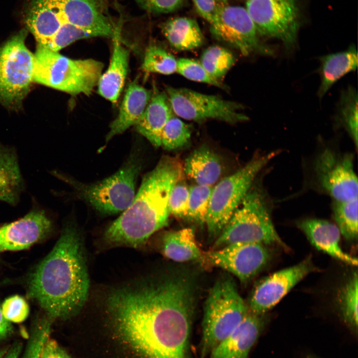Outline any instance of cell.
I'll return each instance as SVG.
<instances>
[{"instance_id": "obj_1", "label": "cell", "mask_w": 358, "mask_h": 358, "mask_svg": "<svg viewBox=\"0 0 358 358\" xmlns=\"http://www.w3.org/2000/svg\"><path fill=\"white\" fill-rule=\"evenodd\" d=\"M197 286L190 270L171 268L112 290L106 310L119 337L142 358H189Z\"/></svg>"}, {"instance_id": "obj_2", "label": "cell", "mask_w": 358, "mask_h": 358, "mask_svg": "<svg viewBox=\"0 0 358 358\" xmlns=\"http://www.w3.org/2000/svg\"><path fill=\"white\" fill-rule=\"evenodd\" d=\"M82 243L77 227L66 225L30 278V295L51 319L75 316L87 300L90 279Z\"/></svg>"}, {"instance_id": "obj_3", "label": "cell", "mask_w": 358, "mask_h": 358, "mask_svg": "<svg viewBox=\"0 0 358 358\" xmlns=\"http://www.w3.org/2000/svg\"><path fill=\"white\" fill-rule=\"evenodd\" d=\"M109 4V0H29L25 24L37 45L58 52L82 39L113 38L120 23L113 20Z\"/></svg>"}, {"instance_id": "obj_4", "label": "cell", "mask_w": 358, "mask_h": 358, "mask_svg": "<svg viewBox=\"0 0 358 358\" xmlns=\"http://www.w3.org/2000/svg\"><path fill=\"white\" fill-rule=\"evenodd\" d=\"M179 160L164 156L143 177L130 205L107 228L104 239L113 245L138 247L168 223L169 198L175 183L183 178Z\"/></svg>"}, {"instance_id": "obj_5", "label": "cell", "mask_w": 358, "mask_h": 358, "mask_svg": "<svg viewBox=\"0 0 358 358\" xmlns=\"http://www.w3.org/2000/svg\"><path fill=\"white\" fill-rule=\"evenodd\" d=\"M272 209L267 191L253 183L215 239L213 249L236 243L277 245L287 248L273 225Z\"/></svg>"}, {"instance_id": "obj_6", "label": "cell", "mask_w": 358, "mask_h": 358, "mask_svg": "<svg viewBox=\"0 0 358 358\" xmlns=\"http://www.w3.org/2000/svg\"><path fill=\"white\" fill-rule=\"evenodd\" d=\"M142 165L141 152L135 149L116 173L95 182L86 183L68 176H59L80 199L99 212L111 215L122 212L132 203Z\"/></svg>"}, {"instance_id": "obj_7", "label": "cell", "mask_w": 358, "mask_h": 358, "mask_svg": "<svg viewBox=\"0 0 358 358\" xmlns=\"http://www.w3.org/2000/svg\"><path fill=\"white\" fill-rule=\"evenodd\" d=\"M103 68L99 61L70 59L37 45L33 82L73 95H89L97 85Z\"/></svg>"}, {"instance_id": "obj_8", "label": "cell", "mask_w": 358, "mask_h": 358, "mask_svg": "<svg viewBox=\"0 0 358 358\" xmlns=\"http://www.w3.org/2000/svg\"><path fill=\"white\" fill-rule=\"evenodd\" d=\"M249 312L234 280L224 275L211 287L205 302L201 357L204 358L238 326Z\"/></svg>"}, {"instance_id": "obj_9", "label": "cell", "mask_w": 358, "mask_h": 358, "mask_svg": "<svg viewBox=\"0 0 358 358\" xmlns=\"http://www.w3.org/2000/svg\"><path fill=\"white\" fill-rule=\"evenodd\" d=\"M278 153L255 155L244 166L213 187L205 223L211 239L215 240L220 235L258 174Z\"/></svg>"}, {"instance_id": "obj_10", "label": "cell", "mask_w": 358, "mask_h": 358, "mask_svg": "<svg viewBox=\"0 0 358 358\" xmlns=\"http://www.w3.org/2000/svg\"><path fill=\"white\" fill-rule=\"evenodd\" d=\"M306 187L344 201L358 197V181L354 156L330 146L323 147L313 158L308 168Z\"/></svg>"}, {"instance_id": "obj_11", "label": "cell", "mask_w": 358, "mask_h": 358, "mask_svg": "<svg viewBox=\"0 0 358 358\" xmlns=\"http://www.w3.org/2000/svg\"><path fill=\"white\" fill-rule=\"evenodd\" d=\"M23 29L0 47V103L19 109L33 82L34 54L27 48Z\"/></svg>"}, {"instance_id": "obj_12", "label": "cell", "mask_w": 358, "mask_h": 358, "mask_svg": "<svg viewBox=\"0 0 358 358\" xmlns=\"http://www.w3.org/2000/svg\"><path fill=\"white\" fill-rule=\"evenodd\" d=\"M167 92L172 111L180 118L198 122L214 119L233 124L248 120L240 111L241 105L218 96L172 87L167 88Z\"/></svg>"}, {"instance_id": "obj_13", "label": "cell", "mask_w": 358, "mask_h": 358, "mask_svg": "<svg viewBox=\"0 0 358 358\" xmlns=\"http://www.w3.org/2000/svg\"><path fill=\"white\" fill-rule=\"evenodd\" d=\"M214 37L238 50L242 55H274L269 47L260 42L255 26L246 8L227 5L209 23Z\"/></svg>"}, {"instance_id": "obj_14", "label": "cell", "mask_w": 358, "mask_h": 358, "mask_svg": "<svg viewBox=\"0 0 358 358\" xmlns=\"http://www.w3.org/2000/svg\"><path fill=\"white\" fill-rule=\"evenodd\" d=\"M246 9L258 33L280 40L287 50L294 48L298 20L293 0H248Z\"/></svg>"}, {"instance_id": "obj_15", "label": "cell", "mask_w": 358, "mask_h": 358, "mask_svg": "<svg viewBox=\"0 0 358 358\" xmlns=\"http://www.w3.org/2000/svg\"><path fill=\"white\" fill-rule=\"evenodd\" d=\"M202 258L246 283L266 266L271 254L263 244L236 243L203 253Z\"/></svg>"}, {"instance_id": "obj_16", "label": "cell", "mask_w": 358, "mask_h": 358, "mask_svg": "<svg viewBox=\"0 0 358 358\" xmlns=\"http://www.w3.org/2000/svg\"><path fill=\"white\" fill-rule=\"evenodd\" d=\"M316 269L310 256L300 263L261 280L250 296V311L263 315L273 308L296 284Z\"/></svg>"}, {"instance_id": "obj_17", "label": "cell", "mask_w": 358, "mask_h": 358, "mask_svg": "<svg viewBox=\"0 0 358 358\" xmlns=\"http://www.w3.org/2000/svg\"><path fill=\"white\" fill-rule=\"evenodd\" d=\"M52 223L44 211H31L20 219L0 227V251L27 249L50 232Z\"/></svg>"}, {"instance_id": "obj_18", "label": "cell", "mask_w": 358, "mask_h": 358, "mask_svg": "<svg viewBox=\"0 0 358 358\" xmlns=\"http://www.w3.org/2000/svg\"><path fill=\"white\" fill-rule=\"evenodd\" d=\"M264 315L249 310L231 334L211 351L210 358H249L251 349L267 322Z\"/></svg>"}, {"instance_id": "obj_19", "label": "cell", "mask_w": 358, "mask_h": 358, "mask_svg": "<svg viewBox=\"0 0 358 358\" xmlns=\"http://www.w3.org/2000/svg\"><path fill=\"white\" fill-rule=\"evenodd\" d=\"M296 225L317 250L345 263L357 266V258L341 248V233L336 224L324 219L306 218L298 220Z\"/></svg>"}, {"instance_id": "obj_20", "label": "cell", "mask_w": 358, "mask_h": 358, "mask_svg": "<svg viewBox=\"0 0 358 358\" xmlns=\"http://www.w3.org/2000/svg\"><path fill=\"white\" fill-rule=\"evenodd\" d=\"M151 97V91L140 86L136 81L130 83L119 113L110 126L105 138L106 144L113 137L135 125L143 114Z\"/></svg>"}, {"instance_id": "obj_21", "label": "cell", "mask_w": 358, "mask_h": 358, "mask_svg": "<svg viewBox=\"0 0 358 358\" xmlns=\"http://www.w3.org/2000/svg\"><path fill=\"white\" fill-rule=\"evenodd\" d=\"M120 28L113 37V51L107 71L98 82V92L106 99L115 103L123 87L128 69L129 52L121 44Z\"/></svg>"}, {"instance_id": "obj_22", "label": "cell", "mask_w": 358, "mask_h": 358, "mask_svg": "<svg viewBox=\"0 0 358 358\" xmlns=\"http://www.w3.org/2000/svg\"><path fill=\"white\" fill-rule=\"evenodd\" d=\"M223 170L219 156L209 147L202 145L186 158L183 171L196 184L213 186L218 181Z\"/></svg>"}, {"instance_id": "obj_23", "label": "cell", "mask_w": 358, "mask_h": 358, "mask_svg": "<svg viewBox=\"0 0 358 358\" xmlns=\"http://www.w3.org/2000/svg\"><path fill=\"white\" fill-rule=\"evenodd\" d=\"M172 111L167 94L164 92L154 93L135 125L136 130L154 147H160L162 132L172 116Z\"/></svg>"}, {"instance_id": "obj_24", "label": "cell", "mask_w": 358, "mask_h": 358, "mask_svg": "<svg viewBox=\"0 0 358 358\" xmlns=\"http://www.w3.org/2000/svg\"><path fill=\"white\" fill-rule=\"evenodd\" d=\"M320 84L317 91L321 99L332 86L348 73L358 67V52L352 45L347 50L319 57Z\"/></svg>"}, {"instance_id": "obj_25", "label": "cell", "mask_w": 358, "mask_h": 358, "mask_svg": "<svg viewBox=\"0 0 358 358\" xmlns=\"http://www.w3.org/2000/svg\"><path fill=\"white\" fill-rule=\"evenodd\" d=\"M161 28L171 46L177 50L194 49L203 43V35L194 19L187 17H172L163 22Z\"/></svg>"}, {"instance_id": "obj_26", "label": "cell", "mask_w": 358, "mask_h": 358, "mask_svg": "<svg viewBox=\"0 0 358 358\" xmlns=\"http://www.w3.org/2000/svg\"><path fill=\"white\" fill-rule=\"evenodd\" d=\"M23 187L16 152L0 144V200L15 205Z\"/></svg>"}, {"instance_id": "obj_27", "label": "cell", "mask_w": 358, "mask_h": 358, "mask_svg": "<svg viewBox=\"0 0 358 358\" xmlns=\"http://www.w3.org/2000/svg\"><path fill=\"white\" fill-rule=\"evenodd\" d=\"M162 251L167 258L177 262L202 259L194 231L190 228L167 232L163 238Z\"/></svg>"}, {"instance_id": "obj_28", "label": "cell", "mask_w": 358, "mask_h": 358, "mask_svg": "<svg viewBox=\"0 0 358 358\" xmlns=\"http://www.w3.org/2000/svg\"><path fill=\"white\" fill-rule=\"evenodd\" d=\"M358 92L352 86L343 90L340 94L334 117L335 127L343 128L358 147Z\"/></svg>"}, {"instance_id": "obj_29", "label": "cell", "mask_w": 358, "mask_h": 358, "mask_svg": "<svg viewBox=\"0 0 358 358\" xmlns=\"http://www.w3.org/2000/svg\"><path fill=\"white\" fill-rule=\"evenodd\" d=\"M332 209L336 225L341 234L348 241L358 239V197L344 200H334Z\"/></svg>"}, {"instance_id": "obj_30", "label": "cell", "mask_w": 358, "mask_h": 358, "mask_svg": "<svg viewBox=\"0 0 358 358\" xmlns=\"http://www.w3.org/2000/svg\"><path fill=\"white\" fill-rule=\"evenodd\" d=\"M235 62L234 56L230 51L214 45L208 47L203 52L199 62L212 78L220 81Z\"/></svg>"}, {"instance_id": "obj_31", "label": "cell", "mask_w": 358, "mask_h": 358, "mask_svg": "<svg viewBox=\"0 0 358 358\" xmlns=\"http://www.w3.org/2000/svg\"><path fill=\"white\" fill-rule=\"evenodd\" d=\"M358 274L354 272L340 291L338 305L342 317L353 329L358 327Z\"/></svg>"}, {"instance_id": "obj_32", "label": "cell", "mask_w": 358, "mask_h": 358, "mask_svg": "<svg viewBox=\"0 0 358 358\" xmlns=\"http://www.w3.org/2000/svg\"><path fill=\"white\" fill-rule=\"evenodd\" d=\"M213 186L195 184L189 187L188 210L186 219L205 224Z\"/></svg>"}, {"instance_id": "obj_33", "label": "cell", "mask_w": 358, "mask_h": 358, "mask_svg": "<svg viewBox=\"0 0 358 358\" xmlns=\"http://www.w3.org/2000/svg\"><path fill=\"white\" fill-rule=\"evenodd\" d=\"M191 137L190 126L173 115L165 125L161 134V146L168 151L181 149L189 143Z\"/></svg>"}, {"instance_id": "obj_34", "label": "cell", "mask_w": 358, "mask_h": 358, "mask_svg": "<svg viewBox=\"0 0 358 358\" xmlns=\"http://www.w3.org/2000/svg\"><path fill=\"white\" fill-rule=\"evenodd\" d=\"M142 68L147 72L171 75L176 72L177 60L163 48L151 45L146 50Z\"/></svg>"}, {"instance_id": "obj_35", "label": "cell", "mask_w": 358, "mask_h": 358, "mask_svg": "<svg viewBox=\"0 0 358 358\" xmlns=\"http://www.w3.org/2000/svg\"><path fill=\"white\" fill-rule=\"evenodd\" d=\"M176 72L188 80L224 88L220 81L212 78L200 63L195 60L185 58L177 59Z\"/></svg>"}, {"instance_id": "obj_36", "label": "cell", "mask_w": 358, "mask_h": 358, "mask_svg": "<svg viewBox=\"0 0 358 358\" xmlns=\"http://www.w3.org/2000/svg\"><path fill=\"white\" fill-rule=\"evenodd\" d=\"M188 197L189 187L183 181L182 178L175 183L170 194L169 209L170 214L186 219Z\"/></svg>"}, {"instance_id": "obj_37", "label": "cell", "mask_w": 358, "mask_h": 358, "mask_svg": "<svg viewBox=\"0 0 358 358\" xmlns=\"http://www.w3.org/2000/svg\"><path fill=\"white\" fill-rule=\"evenodd\" d=\"M0 307L3 317L10 323L22 322L28 317L29 311L27 303L19 295L7 298Z\"/></svg>"}, {"instance_id": "obj_38", "label": "cell", "mask_w": 358, "mask_h": 358, "mask_svg": "<svg viewBox=\"0 0 358 358\" xmlns=\"http://www.w3.org/2000/svg\"><path fill=\"white\" fill-rule=\"evenodd\" d=\"M50 322L47 320L39 322L33 330L22 358H39L41 348L50 336Z\"/></svg>"}, {"instance_id": "obj_39", "label": "cell", "mask_w": 358, "mask_h": 358, "mask_svg": "<svg viewBox=\"0 0 358 358\" xmlns=\"http://www.w3.org/2000/svg\"><path fill=\"white\" fill-rule=\"evenodd\" d=\"M146 10L154 13H168L180 7L184 0H135Z\"/></svg>"}, {"instance_id": "obj_40", "label": "cell", "mask_w": 358, "mask_h": 358, "mask_svg": "<svg viewBox=\"0 0 358 358\" xmlns=\"http://www.w3.org/2000/svg\"><path fill=\"white\" fill-rule=\"evenodd\" d=\"M198 14L209 23L229 0H192Z\"/></svg>"}, {"instance_id": "obj_41", "label": "cell", "mask_w": 358, "mask_h": 358, "mask_svg": "<svg viewBox=\"0 0 358 358\" xmlns=\"http://www.w3.org/2000/svg\"><path fill=\"white\" fill-rule=\"evenodd\" d=\"M39 358H71L50 336L44 341L40 351Z\"/></svg>"}, {"instance_id": "obj_42", "label": "cell", "mask_w": 358, "mask_h": 358, "mask_svg": "<svg viewBox=\"0 0 358 358\" xmlns=\"http://www.w3.org/2000/svg\"><path fill=\"white\" fill-rule=\"evenodd\" d=\"M11 331V323L3 317L0 306V340L6 337Z\"/></svg>"}, {"instance_id": "obj_43", "label": "cell", "mask_w": 358, "mask_h": 358, "mask_svg": "<svg viewBox=\"0 0 358 358\" xmlns=\"http://www.w3.org/2000/svg\"><path fill=\"white\" fill-rule=\"evenodd\" d=\"M21 346L19 343L15 344L8 350L4 358H18Z\"/></svg>"}, {"instance_id": "obj_44", "label": "cell", "mask_w": 358, "mask_h": 358, "mask_svg": "<svg viewBox=\"0 0 358 358\" xmlns=\"http://www.w3.org/2000/svg\"><path fill=\"white\" fill-rule=\"evenodd\" d=\"M8 350L6 349H0V358H4Z\"/></svg>"}, {"instance_id": "obj_45", "label": "cell", "mask_w": 358, "mask_h": 358, "mask_svg": "<svg viewBox=\"0 0 358 358\" xmlns=\"http://www.w3.org/2000/svg\"><path fill=\"white\" fill-rule=\"evenodd\" d=\"M306 358H318L316 356H313V355H309V356H307Z\"/></svg>"}]
</instances>
